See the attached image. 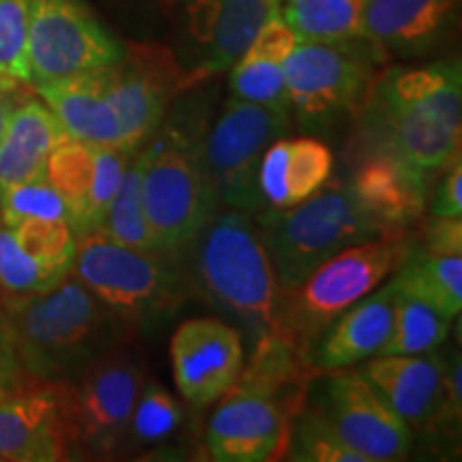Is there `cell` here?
I'll list each match as a JSON object with an SVG mask.
<instances>
[{
  "instance_id": "obj_1",
  "label": "cell",
  "mask_w": 462,
  "mask_h": 462,
  "mask_svg": "<svg viewBox=\"0 0 462 462\" xmlns=\"http://www.w3.org/2000/svg\"><path fill=\"white\" fill-rule=\"evenodd\" d=\"M360 112L371 152L396 154L429 173L446 170L460 159V62L374 75Z\"/></svg>"
},
{
  "instance_id": "obj_2",
  "label": "cell",
  "mask_w": 462,
  "mask_h": 462,
  "mask_svg": "<svg viewBox=\"0 0 462 462\" xmlns=\"http://www.w3.org/2000/svg\"><path fill=\"white\" fill-rule=\"evenodd\" d=\"M3 306L17 357L42 383H71L112 349L118 334V315L73 273L45 291L3 300Z\"/></svg>"
},
{
  "instance_id": "obj_3",
  "label": "cell",
  "mask_w": 462,
  "mask_h": 462,
  "mask_svg": "<svg viewBox=\"0 0 462 462\" xmlns=\"http://www.w3.org/2000/svg\"><path fill=\"white\" fill-rule=\"evenodd\" d=\"M187 248L195 285L212 304L234 315L251 332L253 343L265 332H276L281 287L262 231L246 212L212 217Z\"/></svg>"
},
{
  "instance_id": "obj_4",
  "label": "cell",
  "mask_w": 462,
  "mask_h": 462,
  "mask_svg": "<svg viewBox=\"0 0 462 462\" xmlns=\"http://www.w3.org/2000/svg\"><path fill=\"white\" fill-rule=\"evenodd\" d=\"M198 120L173 114L142 150V206L157 248L184 251L215 217L218 198L201 159Z\"/></svg>"
},
{
  "instance_id": "obj_5",
  "label": "cell",
  "mask_w": 462,
  "mask_h": 462,
  "mask_svg": "<svg viewBox=\"0 0 462 462\" xmlns=\"http://www.w3.org/2000/svg\"><path fill=\"white\" fill-rule=\"evenodd\" d=\"M413 242L404 231L346 246L315 268L300 285L281 289L276 332L293 340L310 360L317 338L349 306L366 298L385 276L401 268Z\"/></svg>"
},
{
  "instance_id": "obj_6",
  "label": "cell",
  "mask_w": 462,
  "mask_h": 462,
  "mask_svg": "<svg viewBox=\"0 0 462 462\" xmlns=\"http://www.w3.org/2000/svg\"><path fill=\"white\" fill-rule=\"evenodd\" d=\"M259 231L281 289L300 285L343 248L385 234L343 184H326L285 210H262Z\"/></svg>"
},
{
  "instance_id": "obj_7",
  "label": "cell",
  "mask_w": 462,
  "mask_h": 462,
  "mask_svg": "<svg viewBox=\"0 0 462 462\" xmlns=\"http://www.w3.org/2000/svg\"><path fill=\"white\" fill-rule=\"evenodd\" d=\"M71 273L126 319L167 313L180 302L182 274L171 253L125 246L99 229L78 238Z\"/></svg>"
},
{
  "instance_id": "obj_8",
  "label": "cell",
  "mask_w": 462,
  "mask_h": 462,
  "mask_svg": "<svg viewBox=\"0 0 462 462\" xmlns=\"http://www.w3.org/2000/svg\"><path fill=\"white\" fill-rule=\"evenodd\" d=\"M383 51L366 37L345 42H298L282 62L289 106L306 125L360 109Z\"/></svg>"
},
{
  "instance_id": "obj_9",
  "label": "cell",
  "mask_w": 462,
  "mask_h": 462,
  "mask_svg": "<svg viewBox=\"0 0 462 462\" xmlns=\"http://www.w3.org/2000/svg\"><path fill=\"white\" fill-rule=\"evenodd\" d=\"M289 126V114L231 97L201 140V159L218 201L242 212H262L259 165L265 148Z\"/></svg>"
},
{
  "instance_id": "obj_10",
  "label": "cell",
  "mask_w": 462,
  "mask_h": 462,
  "mask_svg": "<svg viewBox=\"0 0 462 462\" xmlns=\"http://www.w3.org/2000/svg\"><path fill=\"white\" fill-rule=\"evenodd\" d=\"M123 56V45L109 34L82 0H31L28 15V86L62 82L99 73Z\"/></svg>"
},
{
  "instance_id": "obj_11",
  "label": "cell",
  "mask_w": 462,
  "mask_h": 462,
  "mask_svg": "<svg viewBox=\"0 0 462 462\" xmlns=\"http://www.w3.org/2000/svg\"><path fill=\"white\" fill-rule=\"evenodd\" d=\"M201 78L184 69L163 45L129 42L120 60L103 71V84L118 116L126 150H140L163 123L173 97Z\"/></svg>"
},
{
  "instance_id": "obj_12",
  "label": "cell",
  "mask_w": 462,
  "mask_h": 462,
  "mask_svg": "<svg viewBox=\"0 0 462 462\" xmlns=\"http://www.w3.org/2000/svg\"><path fill=\"white\" fill-rule=\"evenodd\" d=\"M79 383H67V407L75 446L90 452H112L129 432V421L143 374L135 357L123 349H107L95 357Z\"/></svg>"
},
{
  "instance_id": "obj_13",
  "label": "cell",
  "mask_w": 462,
  "mask_h": 462,
  "mask_svg": "<svg viewBox=\"0 0 462 462\" xmlns=\"http://www.w3.org/2000/svg\"><path fill=\"white\" fill-rule=\"evenodd\" d=\"M176 388L193 407L221 401L245 366L242 334L217 317L180 323L170 345Z\"/></svg>"
},
{
  "instance_id": "obj_14",
  "label": "cell",
  "mask_w": 462,
  "mask_h": 462,
  "mask_svg": "<svg viewBox=\"0 0 462 462\" xmlns=\"http://www.w3.org/2000/svg\"><path fill=\"white\" fill-rule=\"evenodd\" d=\"M73 446L67 383L31 381L0 398V460L56 462Z\"/></svg>"
},
{
  "instance_id": "obj_15",
  "label": "cell",
  "mask_w": 462,
  "mask_h": 462,
  "mask_svg": "<svg viewBox=\"0 0 462 462\" xmlns=\"http://www.w3.org/2000/svg\"><path fill=\"white\" fill-rule=\"evenodd\" d=\"M321 411L366 462L402 460L411 449L413 430L381 401L360 371L334 374L328 381Z\"/></svg>"
},
{
  "instance_id": "obj_16",
  "label": "cell",
  "mask_w": 462,
  "mask_h": 462,
  "mask_svg": "<svg viewBox=\"0 0 462 462\" xmlns=\"http://www.w3.org/2000/svg\"><path fill=\"white\" fill-rule=\"evenodd\" d=\"M281 0H182V28L195 73L229 71L240 60Z\"/></svg>"
},
{
  "instance_id": "obj_17",
  "label": "cell",
  "mask_w": 462,
  "mask_h": 462,
  "mask_svg": "<svg viewBox=\"0 0 462 462\" xmlns=\"http://www.w3.org/2000/svg\"><path fill=\"white\" fill-rule=\"evenodd\" d=\"M293 415L268 396L227 390L208 424V452L218 462H265L287 452Z\"/></svg>"
},
{
  "instance_id": "obj_18",
  "label": "cell",
  "mask_w": 462,
  "mask_h": 462,
  "mask_svg": "<svg viewBox=\"0 0 462 462\" xmlns=\"http://www.w3.org/2000/svg\"><path fill=\"white\" fill-rule=\"evenodd\" d=\"M360 373L409 429L435 426L446 374L441 356H374L373 360L368 357Z\"/></svg>"
},
{
  "instance_id": "obj_19",
  "label": "cell",
  "mask_w": 462,
  "mask_h": 462,
  "mask_svg": "<svg viewBox=\"0 0 462 462\" xmlns=\"http://www.w3.org/2000/svg\"><path fill=\"white\" fill-rule=\"evenodd\" d=\"M349 190L385 234L404 231L424 212L429 199V171L396 154L368 152V159L354 171Z\"/></svg>"
},
{
  "instance_id": "obj_20",
  "label": "cell",
  "mask_w": 462,
  "mask_h": 462,
  "mask_svg": "<svg viewBox=\"0 0 462 462\" xmlns=\"http://www.w3.org/2000/svg\"><path fill=\"white\" fill-rule=\"evenodd\" d=\"M458 0H364L362 37L383 51L421 54L454 26Z\"/></svg>"
},
{
  "instance_id": "obj_21",
  "label": "cell",
  "mask_w": 462,
  "mask_h": 462,
  "mask_svg": "<svg viewBox=\"0 0 462 462\" xmlns=\"http://www.w3.org/2000/svg\"><path fill=\"white\" fill-rule=\"evenodd\" d=\"M394 319V285L392 281L377 293L340 313L310 349L315 371H340L379 356L388 343Z\"/></svg>"
},
{
  "instance_id": "obj_22",
  "label": "cell",
  "mask_w": 462,
  "mask_h": 462,
  "mask_svg": "<svg viewBox=\"0 0 462 462\" xmlns=\"http://www.w3.org/2000/svg\"><path fill=\"white\" fill-rule=\"evenodd\" d=\"M334 154L315 137L274 140L259 165V193L273 210L298 206L330 182Z\"/></svg>"
},
{
  "instance_id": "obj_23",
  "label": "cell",
  "mask_w": 462,
  "mask_h": 462,
  "mask_svg": "<svg viewBox=\"0 0 462 462\" xmlns=\"http://www.w3.org/2000/svg\"><path fill=\"white\" fill-rule=\"evenodd\" d=\"M103 71L42 84L34 90L54 112L69 137L90 146L125 148L118 116L103 84Z\"/></svg>"
},
{
  "instance_id": "obj_24",
  "label": "cell",
  "mask_w": 462,
  "mask_h": 462,
  "mask_svg": "<svg viewBox=\"0 0 462 462\" xmlns=\"http://www.w3.org/2000/svg\"><path fill=\"white\" fill-rule=\"evenodd\" d=\"M65 137V129L43 101L15 103L0 135V187L45 178L51 150Z\"/></svg>"
},
{
  "instance_id": "obj_25",
  "label": "cell",
  "mask_w": 462,
  "mask_h": 462,
  "mask_svg": "<svg viewBox=\"0 0 462 462\" xmlns=\"http://www.w3.org/2000/svg\"><path fill=\"white\" fill-rule=\"evenodd\" d=\"M310 368V360L293 340L281 332H265L255 340L251 362L242 366L229 390L268 396L298 415Z\"/></svg>"
},
{
  "instance_id": "obj_26",
  "label": "cell",
  "mask_w": 462,
  "mask_h": 462,
  "mask_svg": "<svg viewBox=\"0 0 462 462\" xmlns=\"http://www.w3.org/2000/svg\"><path fill=\"white\" fill-rule=\"evenodd\" d=\"M97 176V146L65 137L51 150L45 178L67 206V221L75 236L90 231V195Z\"/></svg>"
},
{
  "instance_id": "obj_27",
  "label": "cell",
  "mask_w": 462,
  "mask_h": 462,
  "mask_svg": "<svg viewBox=\"0 0 462 462\" xmlns=\"http://www.w3.org/2000/svg\"><path fill=\"white\" fill-rule=\"evenodd\" d=\"M404 291L429 300L448 317L462 309V255H435L411 248L392 279Z\"/></svg>"
},
{
  "instance_id": "obj_28",
  "label": "cell",
  "mask_w": 462,
  "mask_h": 462,
  "mask_svg": "<svg viewBox=\"0 0 462 462\" xmlns=\"http://www.w3.org/2000/svg\"><path fill=\"white\" fill-rule=\"evenodd\" d=\"M392 285H394V319H392L388 343L383 345L379 356H420L439 349L448 338L452 317L439 310L429 300L404 291L394 281Z\"/></svg>"
},
{
  "instance_id": "obj_29",
  "label": "cell",
  "mask_w": 462,
  "mask_h": 462,
  "mask_svg": "<svg viewBox=\"0 0 462 462\" xmlns=\"http://www.w3.org/2000/svg\"><path fill=\"white\" fill-rule=\"evenodd\" d=\"M281 17L298 42L362 37L364 0H281Z\"/></svg>"
},
{
  "instance_id": "obj_30",
  "label": "cell",
  "mask_w": 462,
  "mask_h": 462,
  "mask_svg": "<svg viewBox=\"0 0 462 462\" xmlns=\"http://www.w3.org/2000/svg\"><path fill=\"white\" fill-rule=\"evenodd\" d=\"M142 170L143 152H137L126 165L123 180L118 184L112 204H109L101 229L109 238L131 248L142 251H159L152 231L143 215L142 206Z\"/></svg>"
},
{
  "instance_id": "obj_31",
  "label": "cell",
  "mask_w": 462,
  "mask_h": 462,
  "mask_svg": "<svg viewBox=\"0 0 462 462\" xmlns=\"http://www.w3.org/2000/svg\"><path fill=\"white\" fill-rule=\"evenodd\" d=\"M229 88L231 95L240 101L257 103L276 112H291L282 62L274 58L245 51L240 60L231 67Z\"/></svg>"
},
{
  "instance_id": "obj_32",
  "label": "cell",
  "mask_w": 462,
  "mask_h": 462,
  "mask_svg": "<svg viewBox=\"0 0 462 462\" xmlns=\"http://www.w3.org/2000/svg\"><path fill=\"white\" fill-rule=\"evenodd\" d=\"M285 454L302 462H366L338 437L321 409L298 413V420L291 421Z\"/></svg>"
},
{
  "instance_id": "obj_33",
  "label": "cell",
  "mask_w": 462,
  "mask_h": 462,
  "mask_svg": "<svg viewBox=\"0 0 462 462\" xmlns=\"http://www.w3.org/2000/svg\"><path fill=\"white\" fill-rule=\"evenodd\" d=\"M11 229L17 245L34 262L56 273H71L78 236L67 218H28Z\"/></svg>"
},
{
  "instance_id": "obj_34",
  "label": "cell",
  "mask_w": 462,
  "mask_h": 462,
  "mask_svg": "<svg viewBox=\"0 0 462 462\" xmlns=\"http://www.w3.org/2000/svg\"><path fill=\"white\" fill-rule=\"evenodd\" d=\"M67 274L45 268L31 255H26L24 248L17 245L14 229L7 227L0 218V293H3V300L45 291Z\"/></svg>"
},
{
  "instance_id": "obj_35",
  "label": "cell",
  "mask_w": 462,
  "mask_h": 462,
  "mask_svg": "<svg viewBox=\"0 0 462 462\" xmlns=\"http://www.w3.org/2000/svg\"><path fill=\"white\" fill-rule=\"evenodd\" d=\"M28 15L31 0H0V82L17 90L28 86Z\"/></svg>"
},
{
  "instance_id": "obj_36",
  "label": "cell",
  "mask_w": 462,
  "mask_h": 462,
  "mask_svg": "<svg viewBox=\"0 0 462 462\" xmlns=\"http://www.w3.org/2000/svg\"><path fill=\"white\" fill-rule=\"evenodd\" d=\"M182 424V409L165 388L157 383L142 385L133 407L129 430L143 446H152L170 439Z\"/></svg>"
},
{
  "instance_id": "obj_37",
  "label": "cell",
  "mask_w": 462,
  "mask_h": 462,
  "mask_svg": "<svg viewBox=\"0 0 462 462\" xmlns=\"http://www.w3.org/2000/svg\"><path fill=\"white\" fill-rule=\"evenodd\" d=\"M0 218L15 227L28 218H67V206L48 178L0 187Z\"/></svg>"
},
{
  "instance_id": "obj_38",
  "label": "cell",
  "mask_w": 462,
  "mask_h": 462,
  "mask_svg": "<svg viewBox=\"0 0 462 462\" xmlns=\"http://www.w3.org/2000/svg\"><path fill=\"white\" fill-rule=\"evenodd\" d=\"M421 248L435 255H462V218L432 217L424 227Z\"/></svg>"
},
{
  "instance_id": "obj_39",
  "label": "cell",
  "mask_w": 462,
  "mask_h": 462,
  "mask_svg": "<svg viewBox=\"0 0 462 462\" xmlns=\"http://www.w3.org/2000/svg\"><path fill=\"white\" fill-rule=\"evenodd\" d=\"M432 217H458L462 218V163L460 159L448 167V173L432 195Z\"/></svg>"
},
{
  "instance_id": "obj_40",
  "label": "cell",
  "mask_w": 462,
  "mask_h": 462,
  "mask_svg": "<svg viewBox=\"0 0 462 462\" xmlns=\"http://www.w3.org/2000/svg\"><path fill=\"white\" fill-rule=\"evenodd\" d=\"M31 381L32 379L28 377L20 357H17L11 334H0V398L11 394L22 385L31 383Z\"/></svg>"
},
{
  "instance_id": "obj_41",
  "label": "cell",
  "mask_w": 462,
  "mask_h": 462,
  "mask_svg": "<svg viewBox=\"0 0 462 462\" xmlns=\"http://www.w3.org/2000/svg\"><path fill=\"white\" fill-rule=\"evenodd\" d=\"M15 92L17 88H9V86L0 82V135H3V129L5 125H7L11 109L15 106Z\"/></svg>"
},
{
  "instance_id": "obj_42",
  "label": "cell",
  "mask_w": 462,
  "mask_h": 462,
  "mask_svg": "<svg viewBox=\"0 0 462 462\" xmlns=\"http://www.w3.org/2000/svg\"><path fill=\"white\" fill-rule=\"evenodd\" d=\"M9 332V326H7V317H5V306H3V300H0V334Z\"/></svg>"
}]
</instances>
